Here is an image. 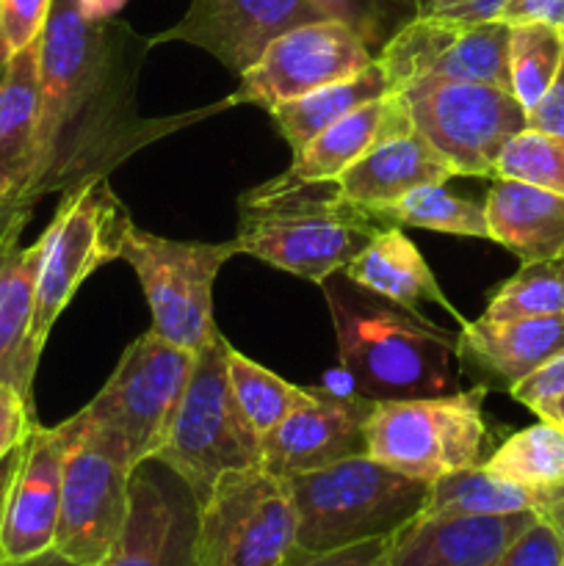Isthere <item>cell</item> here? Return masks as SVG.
<instances>
[{
	"mask_svg": "<svg viewBox=\"0 0 564 566\" xmlns=\"http://www.w3.org/2000/svg\"><path fill=\"white\" fill-rule=\"evenodd\" d=\"M299 517V551H337L357 542L393 536L418 517L429 484L396 473L365 457L288 475Z\"/></svg>",
	"mask_w": 564,
	"mask_h": 566,
	"instance_id": "obj_4",
	"label": "cell"
},
{
	"mask_svg": "<svg viewBox=\"0 0 564 566\" xmlns=\"http://www.w3.org/2000/svg\"><path fill=\"white\" fill-rule=\"evenodd\" d=\"M484 468L512 484L547 495L564 486V434L540 420L498 446Z\"/></svg>",
	"mask_w": 564,
	"mask_h": 566,
	"instance_id": "obj_29",
	"label": "cell"
},
{
	"mask_svg": "<svg viewBox=\"0 0 564 566\" xmlns=\"http://www.w3.org/2000/svg\"><path fill=\"white\" fill-rule=\"evenodd\" d=\"M241 254L238 241H171L130 221L122 258L142 282L153 313V332L197 354L216 335L213 282L227 260Z\"/></svg>",
	"mask_w": 564,
	"mask_h": 566,
	"instance_id": "obj_10",
	"label": "cell"
},
{
	"mask_svg": "<svg viewBox=\"0 0 564 566\" xmlns=\"http://www.w3.org/2000/svg\"><path fill=\"white\" fill-rule=\"evenodd\" d=\"M487 387L448 396L376 401L365 423L368 457L396 473L431 484L457 470L487 462Z\"/></svg>",
	"mask_w": 564,
	"mask_h": 566,
	"instance_id": "obj_6",
	"label": "cell"
},
{
	"mask_svg": "<svg viewBox=\"0 0 564 566\" xmlns=\"http://www.w3.org/2000/svg\"><path fill=\"white\" fill-rule=\"evenodd\" d=\"M28 219L31 213L17 210L0 224V385L14 387L31 401L39 365V354L31 346L39 243H20Z\"/></svg>",
	"mask_w": 564,
	"mask_h": 566,
	"instance_id": "obj_20",
	"label": "cell"
},
{
	"mask_svg": "<svg viewBox=\"0 0 564 566\" xmlns=\"http://www.w3.org/2000/svg\"><path fill=\"white\" fill-rule=\"evenodd\" d=\"M326 20H337L352 28L374 55L401 31L404 25L424 14L420 0H310Z\"/></svg>",
	"mask_w": 564,
	"mask_h": 566,
	"instance_id": "obj_35",
	"label": "cell"
},
{
	"mask_svg": "<svg viewBox=\"0 0 564 566\" xmlns=\"http://www.w3.org/2000/svg\"><path fill=\"white\" fill-rule=\"evenodd\" d=\"M564 313V263L562 260H536L523 263L509 276L487 304L484 318L518 321L540 315Z\"/></svg>",
	"mask_w": 564,
	"mask_h": 566,
	"instance_id": "obj_32",
	"label": "cell"
},
{
	"mask_svg": "<svg viewBox=\"0 0 564 566\" xmlns=\"http://www.w3.org/2000/svg\"><path fill=\"white\" fill-rule=\"evenodd\" d=\"M385 216L398 227H420V230L446 232V235L490 241L484 205L453 197L451 191H446V186L415 188L393 208H387Z\"/></svg>",
	"mask_w": 564,
	"mask_h": 566,
	"instance_id": "obj_31",
	"label": "cell"
},
{
	"mask_svg": "<svg viewBox=\"0 0 564 566\" xmlns=\"http://www.w3.org/2000/svg\"><path fill=\"white\" fill-rule=\"evenodd\" d=\"M387 92H390V83H387L385 70L379 66V61H374L357 75L315 88L304 97L274 105V108H269V114L280 136L291 144L293 153H299L304 144L313 142L318 133L335 125L337 119H343L370 99L385 97Z\"/></svg>",
	"mask_w": 564,
	"mask_h": 566,
	"instance_id": "obj_27",
	"label": "cell"
},
{
	"mask_svg": "<svg viewBox=\"0 0 564 566\" xmlns=\"http://www.w3.org/2000/svg\"><path fill=\"white\" fill-rule=\"evenodd\" d=\"M457 3L459 0H420V9H424V14H435V11H446Z\"/></svg>",
	"mask_w": 564,
	"mask_h": 566,
	"instance_id": "obj_48",
	"label": "cell"
},
{
	"mask_svg": "<svg viewBox=\"0 0 564 566\" xmlns=\"http://www.w3.org/2000/svg\"><path fill=\"white\" fill-rule=\"evenodd\" d=\"M227 352L230 343L216 332L194 354L191 376L171 420L169 437L153 457L180 475L199 503L210 495L221 475L230 470L258 468L263 457L260 434L232 392Z\"/></svg>",
	"mask_w": 564,
	"mask_h": 566,
	"instance_id": "obj_5",
	"label": "cell"
},
{
	"mask_svg": "<svg viewBox=\"0 0 564 566\" xmlns=\"http://www.w3.org/2000/svg\"><path fill=\"white\" fill-rule=\"evenodd\" d=\"M337 335V359L354 392L370 401H407L457 392V335L420 313L365 291L341 271L324 280Z\"/></svg>",
	"mask_w": 564,
	"mask_h": 566,
	"instance_id": "obj_2",
	"label": "cell"
},
{
	"mask_svg": "<svg viewBox=\"0 0 564 566\" xmlns=\"http://www.w3.org/2000/svg\"><path fill=\"white\" fill-rule=\"evenodd\" d=\"M86 20H111L127 0H75Z\"/></svg>",
	"mask_w": 564,
	"mask_h": 566,
	"instance_id": "obj_46",
	"label": "cell"
},
{
	"mask_svg": "<svg viewBox=\"0 0 564 566\" xmlns=\"http://www.w3.org/2000/svg\"><path fill=\"white\" fill-rule=\"evenodd\" d=\"M315 20L326 17L310 0H188L180 22L149 39V44H194L243 75L274 39Z\"/></svg>",
	"mask_w": 564,
	"mask_h": 566,
	"instance_id": "obj_17",
	"label": "cell"
},
{
	"mask_svg": "<svg viewBox=\"0 0 564 566\" xmlns=\"http://www.w3.org/2000/svg\"><path fill=\"white\" fill-rule=\"evenodd\" d=\"M540 514L553 525V531L558 534V542H562V551H564V486L542 495Z\"/></svg>",
	"mask_w": 564,
	"mask_h": 566,
	"instance_id": "obj_44",
	"label": "cell"
},
{
	"mask_svg": "<svg viewBox=\"0 0 564 566\" xmlns=\"http://www.w3.org/2000/svg\"><path fill=\"white\" fill-rule=\"evenodd\" d=\"M33 403L14 387L0 385V462L28 440L33 429Z\"/></svg>",
	"mask_w": 564,
	"mask_h": 566,
	"instance_id": "obj_40",
	"label": "cell"
},
{
	"mask_svg": "<svg viewBox=\"0 0 564 566\" xmlns=\"http://www.w3.org/2000/svg\"><path fill=\"white\" fill-rule=\"evenodd\" d=\"M540 492L512 484V481L490 473L484 464H476V468L457 470V473L431 481L420 514H429V517H451V514L495 517V514L540 512Z\"/></svg>",
	"mask_w": 564,
	"mask_h": 566,
	"instance_id": "obj_28",
	"label": "cell"
},
{
	"mask_svg": "<svg viewBox=\"0 0 564 566\" xmlns=\"http://www.w3.org/2000/svg\"><path fill=\"white\" fill-rule=\"evenodd\" d=\"M509 0H459L457 6L446 11H435L437 17H448V20L468 22V25H476V22H490L498 20Z\"/></svg>",
	"mask_w": 564,
	"mask_h": 566,
	"instance_id": "obj_43",
	"label": "cell"
},
{
	"mask_svg": "<svg viewBox=\"0 0 564 566\" xmlns=\"http://www.w3.org/2000/svg\"><path fill=\"white\" fill-rule=\"evenodd\" d=\"M512 398L564 434V348L512 387Z\"/></svg>",
	"mask_w": 564,
	"mask_h": 566,
	"instance_id": "obj_36",
	"label": "cell"
},
{
	"mask_svg": "<svg viewBox=\"0 0 564 566\" xmlns=\"http://www.w3.org/2000/svg\"><path fill=\"white\" fill-rule=\"evenodd\" d=\"M401 94L415 130L464 177H495L501 149L529 127L514 94L490 83H420Z\"/></svg>",
	"mask_w": 564,
	"mask_h": 566,
	"instance_id": "obj_12",
	"label": "cell"
},
{
	"mask_svg": "<svg viewBox=\"0 0 564 566\" xmlns=\"http://www.w3.org/2000/svg\"><path fill=\"white\" fill-rule=\"evenodd\" d=\"M412 127L404 94L387 92L385 97H376L354 108L352 114L318 133L313 142L304 144L299 153H293L291 169L282 177L293 182L337 180L354 160H359L387 138L401 136Z\"/></svg>",
	"mask_w": 564,
	"mask_h": 566,
	"instance_id": "obj_23",
	"label": "cell"
},
{
	"mask_svg": "<svg viewBox=\"0 0 564 566\" xmlns=\"http://www.w3.org/2000/svg\"><path fill=\"white\" fill-rule=\"evenodd\" d=\"M341 274L357 282L365 291L376 293L382 298H390V302L401 304V307L412 310V313H420V304L431 302L446 310L448 315H453L459 324H464L459 310L451 307L446 293L437 285L435 274L426 265L420 249L404 235L398 224L385 227L352 263L343 265Z\"/></svg>",
	"mask_w": 564,
	"mask_h": 566,
	"instance_id": "obj_26",
	"label": "cell"
},
{
	"mask_svg": "<svg viewBox=\"0 0 564 566\" xmlns=\"http://www.w3.org/2000/svg\"><path fill=\"white\" fill-rule=\"evenodd\" d=\"M498 20L506 25L545 22V25L564 31V0H509Z\"/></svg>",
	"mask_w": 564,
	"mask_h": 566,
	"instance_id": "obj_42",
	"label": "cell"
},
{
	"mask_svg": "<svg viewBox=\"0 0 564 566\" xmlns=\"http://www.w3.org/2000/svg\"><path fill=\"white\" fill-rule=\"evenodd\" d=\"M3 64H6V55L0 53V72H3Z\"/></svg>",
	"mask_w": 564,
	"mask_h": 566,
	"instance_id": "obj_49",
	"label": "cell"
},
{
	"mask_svg": "<svg viewBox=\"0 0 564 566\" xmlns=\"http://www.w3.org/2000/svg\"><path fill=\"white\" fill-rule=\"evenodd\" d=\"M199 501L186 481L158 459H144L130 475L125 528L100 566H197Z\"/></svg>",
	"mask_w": 564,
	"mask_h": 566,
	"instance_id": "obj_15",
	"label": "cell"
},
{
	"mask_svg": "<svg viewBox=\"0 0 564 566\" xmlns=\"http://www.w3.org/2000/svg\"><path fill=\"white\" fill-rule=\"evenodd\" d=\"M153 48L130 25L86 20L75 0H53L39 42L36 158L17 210L33 213L48 193L103 180L171 119H142L136 83ZM14 210V213H17Z\"/></svg>",
	"mask_w": 564,
	"mask_h": 566,
	"instance_id": "obj_1",
	"label": "cell"
},
{
	"mask_svg": "<svg viewBox=\"0 0 564 566\" xmlns=\"http://www.w3.org/2000/svg\"><path fill=\"white\" fill-rule=\"evenodd\" d=\"M390 224L385 213L343 199L335 180L293 182L280 175L243 193L236 241L241 254L324 285Z\"/></svg>",
	"mask_w": 564,
	"mask_h": 566,
	"instance_id": "obj_3",
	"label": "cell"
},
{
	"mask_svg": "<svg viewBox=\"0 0 564 566\" xmlns=\"http://www.w3.org/2000/svg\"><path fill=\"white\" fill-rule=\"evenodd\" d=\"M39 42L9 55L0 72V224L17 210L36 158Z\"/></svg>",
	"mask_w": 564,
	"mask_h": 566,
	"instance_id": "obj_24",
	"label": "cell"
},
{
	"mask_svg": "<svg viewBox=\"0 0 564 566\" xmlns=\"http://www.w3.org/2000/svg\"><path fill=\"white\" fill-rule=\"evenodd\" d=\"M564 348V313L540 318L464 321L457 335V357L481 379L512 390L520 379Z\"/></svg>",
	"mask_w": 564,
	"mask_h": 566,
	"instance_id": "obj_22",
	"label": "cell"
},
{
	"mask_svg": "<svg viewBox=\"0 0 564 566\" xmlns=\"http://www.w3.org/2000/svg\"><path fill=\"white\" fill-rule=\"evenodd\" d=\"M194 352L155 335L153 329L122 352L103 390L83 407L92 423L119 437L133 462L153 459L169 437L171 420L186 392Z\"/></svg>",
	"mask_w": 564,
	"mask_h": 566,
	"instance_id": "obj_11",
	"label": "cell"
},
{
	"mask_svg": "<svg viewBox=\"0 0 564 566\" xmlns=\"http://www.w3.org/2000/svg\"><path fill=\"white\" fill-rule=\"evenodd\" d=\"M562 263H564V260H562Z\"/></svg>",
	"mask_w": 564,
	"mask_h": 566,
	"instance_id": "obj_50",
	"label": "cell"
},
{
	"mask_svg": "<svg viewBox=\"0 0 564 566\" xmlns=\"http://www.w3.org/2000/svg\"><path fill=\"white\" fill-rule=\"evenodd\" d=\"M374 403L359 392L337 396L324 387H302L291 412L260 440V464L288 479L365 457V423Z\"/></svg>",
	"mask_w": 564,
	"mask_h": 566,
	"instance_id": "obj_16",
	"label": "cell"
},
{
	"mask_svg": "<svg viewBox=\"0 0 564 566\" xmlns=\"http://www.w3.org/2000/svg\"><path fill=\"white\" fill-rule=\"evenodd\" d=\"M536 514H418L390 536L385 566H495Z\"/></svg>",
	"mask_w": 564,
	"mask_h": 566,
	"instance_id": "obj_19",
	"label": "cell"
},
{
	"mask_svg": "<svg viewBox=\"0 0 564 566\" xmlns=\"http://www.w3.org/2000/svg\"><path fill=\"white\" fill-rule=\"evenodd\" d=\"M25 446V442H22ZM22 446L14 448V451L9 453V457L0 462V534H3V512H6V497H9V486L11 481H14V473L17 468H20V459H22ZM3 551H0V564H3Z\"/></svg>",
	"mask_w": 564,
	"mask_h": 566,
	"instance_id": "obj_45",
	"label": "cell"
},
{
	"mask_svg": "<svg viewBox=\"0 0 564 566\" xmlns=\"http://www.w3.org/2000/svg\"><path fill=\"white\" fill-rule=\"evenodd\" d=\"M299 517L282 475L230 470L199 503L197 566H282L296 551Z\"/></svg>",
	"mask_w": 564,
	"mask_h": 566,
	"instance_id": "obj_9",
	"label": "cell"
},
{
	"mask_svg": "<svg viewBox=\"0 0 564 566\" xmlns=\"http://www.w3.org/2000/svg\"><path fill=\"white\" fill-rule=\"evenodd\" d=\"M227 374H230L232 392H236L243 415H247L252 429L260 434V440L291 412L293 403L299 401V392H302V387L271 374L269 368L243 357L232 346L227 352Z\"/></svg>",
	"mask_w": 564,
	"mask_h": 566,
	"instance_id": "obj_33",
	"label": "cell"
},
{
	"mask_svg": "<svg viewBox=\"0 0 564 566\" xmlns=\"http://www.w3.org/2000/svg\"><path fill=\"white\" fill-rule=\"evenodd\" d=\"M0 566H81V564L72 562V558H66L64 553H59L55 547H50V551L39 553V556L20 558V562H3Z\"/></svg>",
	"mask_w": 564,
	"mask_h": 566,
	"instance_id": "obj_47",
	"label": "cell"
},
{
	"mask_svg": "<svg viewBox=\"0 0 564 566\" xmlns=\"http://www.w3.org/2000/svg\"><path fill=\"white\" fill-rule=\"evenodd\" d=\"M495 566H564L558 534L542 514L506 547Z\"/></svg>",
	"mask_w": 564,
	"mask_h": 566,
	"instance_id": "obj_38",
	"label": "cell"
},
{
	"mask_svg": "<svg viewBox=\"0 0 564 566\" xmlns=\"http://www.w3.org/2000/svg\"><path fill=\"white\" fill-rule=\"evenodd\" d=\"M525 119H529V127H534V130L564 138V59L562 66H558L556 81L551 83L545 97L525 114Z\"/></svg>",
	"mask_w": 564,
	"mask_h": 566,
	"instance_id": "obj_41",
	"label": "cell"
},
{
	"mask_svg": "<svg viewBox=\"0 0 564 566\" xmlns=\"http://www.w3.org/2000/svg\"><path fill=\"white\" fill-rule=\"evenodd\" d=\"M130 216L111 191L108 177L61 193L53 221L39 235L36 291H33L31 346L42 357L50 329L77 287L97 269L122 258Z\"/></svg>",
	"mask_w": 564,
	"mask_h": 566,
	"instance_id": "obj_7",
	"label": "cell"
},
{
	"mask_svg": "<svg viewBox=\"0 0 564 566\" xmlns=\"http://www.w3.org/2000/svg\"><path fill=\"white\" fill-rule=\"evenodd\" d=\"M376 55L363 39L337 20H315L291 28L265 48L258 64L249 66L232 103L274 108L288 99L304 97L321 86L352 77L370 66Z\"/></svg>",
	"mask_w": 564,
	"mask_h": 566,
	"instance_id": "obj_14",
	"label": "cell"
},
{
	"mask_svg": "<svg viewBox=\"0 0 564 566\" xmlns=\"http://www.w3.org/2000/svg\"><path fill=\"white\" fill-rule=\"evenodd\" d=\"M136 470L119 437L88 415L72 418V440L61 475V509L53 547L81 566H100L125 528L130 475Z\"/></svg>",
	"mask_w": 564,
	"mask_h": 566,
	"instance_id": "obj_8",
	"label": "cell"
},
{
	"mask_svg": "<svg viewBox=\"0 0 564 566\" xmlns=\"http://www.w3.org/2000/svg\"><path fill=\"white\" fill-rule=\"evenodd\" d=\"M564 59V31L545 22L509 25V83L512 94L529 114L551 83Z\"/></svg>",
	"mask_w": 564,
	"mask_h": 566,
	"instance_id": "obj_30",
	"label": "cell"
},
{
	"mask_svg": "<svg viewBox=\"0 0 564 566\" xmlns=\"http://www.w3.org/2000/svg\"><path fill=\"white\" fill-rule=\"evenodd\" d=\"M490 241L523 263L564 260V197L520 180L495 177L484 202Z\"/></svg>",
	"mask_w": 564,
	"mask_h": 566,
	"instance_id": "obj_25",
	"label": "cell"
},
{
	"mask_svg": "<svg viewBox=\"0 0 564 566\" xmlns=\"http://www.w3.org/2000/svg\"><path fill=\"white\" fill-rule=\"evenodd\" d=\"M495 177L529 182L564 197V138L525 127L501 149Z\"/></svg>",
	"mask_w": 564,
	"mask_h": 566,
	"instance_id": "obj_34",
	"label": "cell"
},
{
	"mask_svg": "<svg viewBox=\"0 0 564 566\" xmlns=\"http://www.w3.org/2000/svg\"><path fill=\"white\" fill-rule=\"evenodd\" d=\"M53 0H0V53L9 55L42 39Z\"/></svg>",
	"mask_w": 564,
	"mask_h": 566,
	"instance_id": "obj_37",
	"label": "cell"
},
{
	"mask_svg": "<svg viewBox=\"0 0 564 566\" xmlns=\"http://www.w3.org/2000/svg\"><path fill=\"white\" fill-rule=\"evenodd\" d=\"M70 440L72 418L53 429L33 423L6 497L3 534H0V551L6 562L39 556L53 547L61 509V475H64Z\"/></svg>",
	"mask_w": 564,
	"mask_h": 566,
	"instance_id": "obj_18",
	"label": "cell"
},
{
	"mask_svg": "<svg viewBox=\"0 0 564 566\" xmlns=\"http://www.w3.org/2000/svg\"><path fill=\"white\" fill-rule=\"evenodd\" d=\"M451 177H457L451 160L412 127L354 160L335 186L348 202L385 213L415 188L446 186Z\"/></svg>",
	"mask_w": 564,
	"mask_h": 566,
	"instance_id": "obj_21",
	"label": "cell"
},
{
	"mask_svg": "<svg viewBox=\"0 0 564 566\" xmlns=\"http://www.w3.org/2000/svg\"><path fill=\"white\" fill-rule=\"evenodd\" d=\"M387 542H390V536H376V539L357 542V545L318 553L296 547L282 566H385Z\"/></svg>",
	"mask_w": 564,
	"mask_h": 566,
	"instance_id": "obj_39",
	"label": "cell"
},
{
	"mask_svg": "<svg viewBox=\"0 0 564 566\" xmlns=\"http://www.w3.org/2000/svg\"><path fill=\"white\" fill-rule=\"evenodd\" d=\"M390 92L420 83H490L509 88V25L468 22L437 14L415 17L376 55Z\"/></svg>",
	"mask_w": 564,
	"mask_h": 566,
	"instance_id": "obj_13",
	"label": "cell"
}]
</instances>
